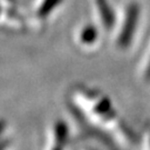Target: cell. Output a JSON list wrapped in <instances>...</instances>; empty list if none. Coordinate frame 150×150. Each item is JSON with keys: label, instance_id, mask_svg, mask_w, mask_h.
Instances as JSON below:
<instances>
[{"label": "cell", "instance_id": "6da1fadb", "mask_svg": "<svg viewBox=\"0 0 150 150\" xmlns=\"http://www.w3.org/2000/svg\"><path fill=\"white\" fill-rule=\"evenodd\" d=\"M97 1H98V6H99V8L101 10V16L105 25L110 27L112 25V13H111V11H110V9H109V7H108L105 0H97Z\"/></svg>", "mask_w": 150, "mask_h": 150}, {"label": "cell", "instance_id": "7a4b0ae2", "mask_svg": "<svg viewBox=\"0 0 150 150\" xmlns=\"http://www.w3.org/2000/svg\"><path fill=\"white\" fill-rule=\"evenodd\" d=\"M59 1L60 0H46L43 2L42 7L39 10V15L40 16H46L47 13H49V11L51 10L52 8H54L56 6L59 4Z\"/></svg>", "mask_w": 150, "mask_h": 150}, {"label": "cell", "instance_id": "3957f363", "mask_svg": "<svg viewBox=\"0 0 150 150\" xmlns=\"http://www.w3.org/2000/svg\"><path fill=\"white\" fill-rule=\"evenodd\" d=\"M96 38V30L92 27H87L83 29V31L81 33V39L85 42H92Z\"/></svg>", "mask_w": 150, "mask_h": 150}]
</instances>
